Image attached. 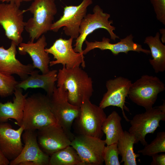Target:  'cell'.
<instances>
[{
  "mask_svg": "<svg viewBox=\"0 0 165 165\" xmlns=\"http://www.w3.org/2000/svg\"><path fill=\"white\" fill-rule=\"evenodd\" d=\"M57 86H63L69 102L73 105L80 107L93 94L92 79L80 66L67 68L63 66L57 73Z\"/></svg>",
  "mask_w": 165,
  "mask_h": 165,
  "instance_id": "1",
  "label": "cell"
},
{
  "mask_svg": "<svg viewBox=\"0 0 165 165\" xmlns=\"http://www.w3.org/2000/svg\"><path fill=\"white\" fill-rule=\"evenodd\" d=\"M144 43L148 45L152 54V59L149 62L156 73L165 70V46L161 41L160 34L157 32L154 37H147Z\"/></svg>",
  "mask_w": 165,
  "mask_h": 165,
  "instance_id": "22",
  "label": "cell"
},
{
  "mask_svg": "<svg viewBox=\"0 0 165 165\" xmlns=\"http://www.w3.org/2000/svg\"><path fill=\"white\" fill-rule=\"evenodd\" d=\"M11 1H13L16 5L19 7H20L21 2L23 1V0H0V2L2 3L5 2L8 3L9 2Z\"/></svg>",
  "mask_w": 165,
  "mask_h": 165,
  "instance_id": "32",
  "label": "cell"
},
{
  "mask_svg": "<svg viewBox=\"0 0 165 165\" xmlns=\"http://www.w3.org/2000/svg\"><path fill=\"white\" fill-rule=\"evenodd\" d=\"M131 83L130 80L122 76L107 80L106 83L107 91L104 94L99 106L103 109L109 106L120 108L125 120L129 122L124 110L129 111L125 103Z\"/></svg>",
  "mask_w": 165,
  "mask_h": 165,
  "instance_id": "13",
  "label": "cell"
},
{
  "mask_svg": "<svg viewBox=\"0 0 165 165\" xmlns=\"http://www.w3.org/2000/svg\"><path fill=\"white\" fill-rule=\"evenodd\" d=\"M49 97L51 111L58 124L71 141L75 136L71 132L72 127L79 113L80 108L69 102L67 92L62 85L56 86L52 94Z\"/></svg>",
  "mask_w": 165,
  "mask_h": 165,
  "instance_id": "4",
  "label": "cell"
},
{
  "mask_svg": "<svg viewBox=\"0 0 165 165\" xmlns=\"http://www.w3.org/2000/svg\"><path fill=\"white\" fill-rule=\"evenodd\" d=\"M157 19L165 25V0H150Z\"/></svg>",
  "mask_w": 165,
  "mask_h": 165,
  "instance_id": "29",
  "label": "cell"
},
{
  "mask_svg": "<svg viewBox=\"0 0 165 165\" xmlns=\"http://www.w3.org/2000/svg\"><path fill=\"white\" fill-rule=\"evenodd\" d=\"M10 161L4 156L0 149V165H9Z\"/></svg>",
  "mask_w": 165,
  "mask_h": 165,
  "instance_id": "31",
  "label": "cell"
},
{
  "mask_svg": "<svg viewBox=\"0 0 165 165\" xmlns=\"http://www.w3.org/2000/svg\"><path fill=\"white\" fill-rule=\"evenodd\" d=\"M133 36L132 34L120 39V41L116 43L110 42V39L105 37L102 38L101 41H95L89 42L86 40L85 41L86 44V48L83 50V54L85 55L89 52L96 48L101 50H108L115 56L119 53H124L127 54L130 51H134L140 53L141 52L147 54L151 53L150 50L143 49L142 46L135 43L133 41Z\"/></svg>",
  "mask_w": 165,
  "mask_h": 165,
  "instance_id": "18",
  "label": "cell"
},
{
  "mask_svg": "<svg viewBox=\"0 0 165 165\" xmlns=\"http://www.w3.org/2000/svg\"><path fill=\"white\" fill-rule=\"evenodd\" d=\"M13 102H0V123L7 122L10 119H15L20 127L22 123L25 102L28 93L23 94L22 89L16 88L13 93Z\"/></svg>",
  "mask_w": 165,
  "mask_h": 165,
  "instance_id": "21",
  "label": "cell"
},
{
  "mask_svg": "<svg viewBox=\"0 0 165 165\" xmlns=\"http://www.w3.org/2000/svg\"><path fill=\"white\" fill-rule=\"evenodd\" d=\"M33 0H23V1H25V2H29L30 1H31Z\"/></svg>",
  "mask_w": 165,
  "mask_h": 165,
  "instance_id": "34",
  "label": "cell"
},
{
  "mask_svg": "<svg viewBox=\"0 0 165 165\" xmlns=\"http://www.w3.org/2000/svg\"><path fill=\"white\" fill-rule=\"evenodd\" d=\"M49 165H85L75 149L70 145L50 156Z\"/></svg>",
  "mask_w": 165,
  "mask_h": 165,
  "instance_id": "25",
  "label": "cell"
},
{
  "mask_svg": "<svg viewBox=\"0 0 165 165\" xmlns=\"http://www.w3.org/2000/svg\"><path fill=\"white\" fill-rule=\"evenodd\" d=\"M165 90V84L158 77L145 75L131 83L128 97L133 102L146 110L153 107L159 94Z\"/></svg>",
  "mask_w": 165,
  "mask_h": 165,
  "instance_id": "5",
  "label": "cell"
},
{
  "mask_svg": "<svg viewBox=\"0 0 165 165\" xmlns=\"http://www.w3.org/2000/svg\"><path fill=\"white\" fill-rule=\"evenodd\" d=\"M160 33L162 34L161 38L162 42L163 43H165V30L164 28H162L160 30Z\"/></svg>",
  "mask_w": 165,
  "mask_h": 165,
  "instance_id": "33",
  "label": "cell"
},
{
  "mask_svg": "<svg viewBox=\"0 0 165 165\" xmlns=\"http://www.w3.org/2000/svg\"><path fill=\"white\" fill-rule=\"evenodd\" d=\"M165 152V132H158L156 138L149 144L139 150L138 152L143 156H151L160 152Z\"/></svg>",
  "mask_w": 165,
  "mask_h": 165,
  "instance_id": "26",
  "label": "cell"
},
{
  "mask_svg": "<svg viewBox=\"0 0 165 165\" xmlns=\"http://www.w3.org/2000/svg\"><path fill=\"white\" fill-rule=\"evenodd\" d=\"M92 3L93 0H83L78 5L65 6L63 15L53 23L51 30L57 32L64 27L66 35L76 39L79 35L80 26L86 15L87 8Z\"/></svg>",
  "mask_w": 165,
  "mask_h": 165,
  "instance_id": "11",
  "label": "cell"
},
{
  "mask_svg": "<svg viewBox=\"0 0 165 165\" xmlns=\"http://www.w3.org/2000/svg\"><path fill=\"white\" fill-rule=\"evenodd\" d=\"M79 113L75 119V128L79 134L101 139L104 133L101 130L106 115L103 109L92 104L90 100L81 104Z\"/></svg>",
  "mask_w": 165,
  "mask_h": 165,
  "instance_id": "6",
  "label": "cell"
},
{
  "mask_svg": "<svg viewBox=\"0 0 165 165\" xmlns=\"http://www.w3.org/2000/svg\"><path fill=\"white\" fill-rule=\"evenodd\" d=\"M122 118L116 111H113L104 121L101 130L106 135L105 142L107 145L117 143L123 134V130L121 124Z\"/></svg>",
  "mask_w": 165,
  "mask_h": 165,
  "instance_id": "23",
  "label": "cell"
},
{
  "mask_svg": "<svg viewBox=\"0 0 165 165\" xmlns=\"http://www.w3.org/2000/svg\"><path fill=\"white\" fill-rule=\"evenodd\" d=\"M73 39L72 37L68 39L60 38L50 48L45 49V51L53 55L56 59L50 61V66L61 64L67 68L80 66L81 64L83 68L85 67L83 53L76 52L72 47Z\"/></svg>",
  "mask_w": 165,
  "mask_h": 165,
  "instance_id": "14",
  "label": "cell"
},
{
  "mask_svg": "<svg viewBox=\"0 0 165 165\" xmlns=\"http://www.w3.org/2000/svg\"><path fill=\"white\" fill-rule=\"evenodd\" d=\"M16 43L11 41L8 49L0 46V72L11 75L16 74L23 80L27 78L35 68L33 64H24L16 59Z\"/></svg>",
  "mask_w": 165,
  "mask_h": 165,
  "instance_id": "17",
  "label": "cell"
},
{
  "mask_svg": "<svg viewBox=\"0 0 165 165\" xmlns=\"http://www.w3.org/2000/svg\"><path fill=\"white\" fill-rule=\"evenodd\" d=\"M18 82L12 75L0 72V96L5 97L12 95Z\"/></svg>",
  "mask_w": 165,
  "mask_h": 165,
  "instance_id": "27",
  "label": "cell"
},
{
  "mask_svg": "<svg viewBox=\"0 0 165 165\" xmlns=\"http://www.w3.org/2000/svg\"><path fill=\"white\" fill-rule=\"evenodd\" d=\"M93 13L86 14L82 19L79 28V35L76 39L74 50L76 52L83 53L82 46L88 35L97 29L103 28L109 33L111 39L115 41L119 37L113 31L116 28L111 25L112 20H109L110 15L104 13L98 5L95 6L93 9Z\"/></svg>",
  "mask_w": 165,
  "mask_h": 165,
  "instance_id": "8",
  "label": "cell"
},
{
  "mask_svg": "<svg viewBox=\"0 0 165 165\" xmlns=\"http://www.w3.org/2000/svg\"><path fill=\"white\" fill-rule=\"evenodd\" d=\"M106 144L101 139L79 134L75 136L70 145L76 151L85 165L103 164Z\"/></svg>",
  "mask_w": 165,
  "mask_h": 165,
  "instance_id": "10",
  "label": "cell"
},
{
  "mask_svg": "<svg viewBox=\"0 0 165 165\" xmlns=\"http://www.w3.org/2000/svg\"><path fill=\"white\" fill-rule=\"evenodd\" d=\"M57 124V122L51 111L49 97L37 93L27 97L21 125L24 130H36L45 126Z\"/></svg>",
  "mask_w": 165,
  "mask_h": 165,
  "instance_id": "2",
  "label": "cell"
},
{
  "mask_svg": "<svg viewBox=\"0 0 165 165\" xmlns=\"http://www.w3.org/2000/svg\"><path fill=\"white\" fill-rule=\"evenodd\" d=\"M24 13L13 1L9 3H0V25L7 37L14 42L17 46L23 40L22 33L26 23L24 21Z\"/></svg>",
  "mask_w": 165,
  "mask_h": 165,
  "instance_id": "9",
  "label": "cell"
},
{
  "mask_svg": "<svg viewBox=\"0 0 165 165\" xmlns=\"http://www.w3.org/2000/svg\"><path fill=\"white\" fill-rule=\"evenodd\" d=\"M37 139L41 149L50 156L70 145L71 141L58 124L45 126L37 130Z\"/></svg>",
  "mask_w": 165,
  "mask_h": 165,
  "instance_id": "15",
  "label": "cell"
},
{
  "mask_svg": "<svg viewBox=\"0 0 165 165\" xmlns=\"http://www.w3.org/2000/svg\"><path fill=\"white\" fill-rule=\"evenodd\" d=\"M24 130L22 126L16 130L7 122L0 123V149L9 161L16 159L23 149L21 138Z\"/></svg>",
  "mask_w": 165,
  "mask_h": 165,
  "instance_id": "16",
  "label": "cell"
},
{
  "mask_svg": "<svg viewBox=\"0 0 165 165\" xmlns=\"http://www.w3.org/2000/svg\"><path fill=\"white\" fill-rule=\"evenodd\" d=\"M165 120V102L158 106L146 110L144 113L135 115L130 120L128 132L135 138V143L140 142L144 146L147 144L146 135L153 133L160 127V121Z\"/></svg>",
  "mask_w": 165,
  "mask_h": 165,
  "instance_id": "7",
  "label": "cell"
},
{
  "mask_svg": "<svg viewBox=\"0 0 165 165\" xmlns=\"http://www.w3.org/2000/svg\"><path fill=\"white\" fill-rule=\"evenodd\" d=\"M39 72L33 70L25 79L18 82L16 88L25 90L29 88H41L46 91L48 97H50L56 86L57 71L56 70H50L47 73L42 74H39Z\"/></svg>",
  "mask_w": 165,
  "mask_h": 165,
  "instance_id": "20",
  "label": "cell"
},
{
  "mask_svg": "<svg viewBox=\"0 0 165 165\" xmlns=\"http://www.w3.org/2000/svg\"><path fill=\"white\" fill-rule=\"evenodd\" d=\"M117 143L107 145L104 150V160L106 165H120Z\"/></svg>",
  "mask_w": 165,
  "mask_h": 165,
  "instance_id": "28",
  "label": "cell"
},
{
  "mask_svg": "<svg viewBox=\"0 0 165 165\" xmlns=\"http://www.w3.org/2000/svg\"><path fill=\"white\" fill-rule=\"evenodd\" d=\"M25 12L29 11L33 16L26 22L24 29L34 42L51 30L54 16L57 12L55 0H34Z\"/></svg>",
  "mask_w": 165,
  "mask_h": 165,
  "instance_id": "3",
  "label": "cell"
},
{
  "mask_svg": "<svg viewBox=\"0 0 165 165\" xmlns=\"http://www.w3.org/2000/svg\"><path fill=\"white\" fill-rule=\"evenodd\" d=\"M22 137L24 144L20 155L10 161V165H49L50 156L39 146L37 130H24Z\"/></svg>",
  "mask_w": 165,
  "mask_h": 165,
  "instance_id": "12",
  "label": "cell"
},
{
  "mask_svg": "<svg viewBox=\"0 0 165 165\" xmlns=\"http://www.w3.org/2000/svg\"><path fill=\"white\" fill-rule=\"evenodd\" d=\"M152 161L150 163L151 165H165V154H156L152 155Z\"/></svg>",
  "mask_w": 165,
  "mask_h": 165,
  "instance_id": "30",
  "label": "cell"
},
{
  "mask_svg": "<svg viewBox=\"0 0 165 165\" xmlns=\"http://www.w3.org/2000/svg\"><path fill=\"white\" fill-rule=\"evenodd\" d=\"M47 45L46 38L43 34L35 42L30 41L27 43H20L18 46V51L22 55L28 54L34 68L39 69L42 74H45L50 71V61L49 54L45 51Z\"/></svg>",
  "mask_w": 165,
  "mask_h": 165,
  "instance_id": "19",
  "label": "cell"
},
{
  "mask_svg": "<svg viewBox=\"0 0 165 165\" xmlns=\"http://www.w3.org/2000/svg\"><path fill=\"white\" fill-rule=\"evenodd\" d=\"M134 137L127 131L123 132L117 143L119 154L122 157L121 163L124 165H136V158L140 156L134 150V145L135 144Z\"/></svg>",
  "mask_w": 165,
  "mask_h": 165,
  "instance_id": "24",
  "label": "cell"
}]
</instances>
